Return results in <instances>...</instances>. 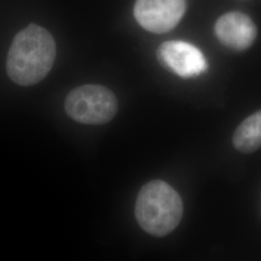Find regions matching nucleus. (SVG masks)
I'll use <instances>...</instances> for the list:
<instances>
[{"instance_id":"f257e3e1","label":"nucleus","mask_w":261,"mask_h":261,"mask_svg":"<svg viewBox=\"0 0 261 261\" xmlns=\"http://www.w3.org/2000/svg\"><path fill=\"white\" fill-rule=\"evenodd\" d=\"M56 55V42L51 34L37 24H30L13 40L7 56V74L19 85H34L49 73Z\"/></svg>"},{"instance_id":"f03ea898","label":"nucleus","mask_w":261,"mask_h":261,"mask_svg":"<svg viewBox=\"0 0 261 261\" xmlns=\"http://www.w3.org/2000/svg\"><path fill=\"white\" fill-rule=\"evenodd\" d=\"M183 211L181 196L162 180H152L142 187L135 207L140 227L156 237L171 233L180 224Z\"/></svg>"},{"instance_id":"7ed1b4c3","label":"nucleus","mask_w":261,"mask_h":261,"mask_svg":"<svg viewBox=\"0 0 261 261\" xmlns=\"http://www.w3.org/2000/svg\"><path fill=\"white\" fill-rule=\"evenodd\" d=\"M64 108L68 116L75 121L86 125H103L115 116L118 103L109 88L87 84L68 94Z\"/></svg>"},{"instance_id":"20e7f679","label":"nucleus","mask_w":261,"mask_h":261,"mask_svg":"<svg viewBox=\"0 0 261 261\" xmlns=\"http://www.w3.org/2000/svg\"><path fill=\"white\" fill-rule=\"evenodd\" d=\"M186 10V0H137L134 15L141 28L165 33L177 25Z\"/></svg>"},{"instance_id":"39448f33","label":"nucleus","mask_w":261,"mask_h":261,"mask_svg":"<svg viewBox=\"0 0 261 261\" xmlns=\"http://www.w3.org/2000/svg\"><path fill=\"white\" fill-rule=\"evenodd\" d=\"M157 59L164 68L184 79L201 75L207 69L203 54L183 41L163 43L157 50Z\"/></svg>"},{"instance_id":"423d86ee","label":"nucleus","mask_w":261,"mask_h":261,"mask_svg":"<svg viewBox=\"0 0 261 261\" xmlns=\"http://www.w3.org/2000/svg\"><path fill=\"white\" fill-rule=\"evenodd\" d=\"M215 33L225 47L242 51L254 43L257 29L252 19L246 14L229 12L218 19L215 25Z\"/></svg>"},{"instance_id":"0eeeda50","label":"nucleus","mask_w":261,"mask_h":261,"mask_svg":"<svg viewBox=\"0 0 261 261\" xmlns=\"http://www.w3.org/2000/svg\"><path fill=\"white\" fill-rule=\"evenodd\" d=\"M234 148L251 154L261 147V111L247 117L235 130L232 138Z\"/></svg>"}]
</instances>
